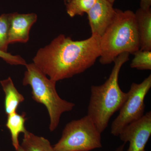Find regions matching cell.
<instances>
[{
    "label": "cell",
    "instance_id": "1",
    "mask_svg": "<svg viewBox=\"0 0 151 151\" xmlns=\"http://www.w3.org/2000/svg\"><path fill=\"white\" fill-rule=\"evenodd\" d=\"M100 37L74 41L60 34L49 44L39 50L33 63L52 81H57L80 74L94 65L100 55Z\"/></svg>",
    "mask_w": 151,
    "mask_h": 151
},
{
    "label": "cell",
    "instance_id": "2",
    "mask_svg": "<svg viewBox=\"0 0 151 151\" xmlns=\"http://www.w3.org/2000/svg\"><path fill=\"white\" fill-rule=\"evenodd\" d=\"M129 53L124 52L117 57L110 76L105 83L92 85L87 115L101 134L108 127L111 117L120 110L127 94L119 85V73L122 66L129 60Z\"/></svg>",
    "mask_w": 151,
    "mask_h": 151
},
{
    "label": "cell",
    "instance_id": "3",
    "mask_svg": "<svg viewBox=\"0 0 151 151\" xmlns=\"http://www.w3.org/2000/svg\"><path fill=\"white\" fill-rule=\"evenodd\" d=\"M116 10L115 18L100 37L99 61L102 65L111 64L124 52L133 54L140 50L134 13L129 10Z\"/></svg>",
    "mask_w": 151,
    "mask_h": 151
},
{
    "label": "cell",
    "instance_id": "4",
    "mask_svg": "<svg viewBox=\"0 0 151 151\" xmlns=\"http://www.w3.org/2000/svg\"><path fill=\"white\" fill-rule=\"evenodd\" d=\"M25 66L23 85L30 86L32 99L46 107L50 120V131L53 132L59 125L63 113L72 111L75 104L60 97L57 92L56 82L47 78L33 63Z\"/></svg>",
    "mask_w": 151,
    "mask_h": 151
},
{
    "label": "cell",
    "instance_id": "5",
    "mask_svg": "<svg viewBox=\"0 0 151 151\" xmlns=\"http://www.w3.org/2000/svg\"><path fill=\"white\" fill-rule=\"evenodd\" d=\"M101 133L88 115L68 123L59 141L53 148L55 151H89L102 147Z\"/></svg>",
    "mask_w": 151,
    "mask_h": 151
},
{
    "label": "cell",
    "instance_id": "6",
    "mask_svg": "<svg viewBox=\"0 0 151 151\" xmlns=\"http://www.w3.org/2000/svg\"><path fill=\"white\" fill-rule=\"evenodd\" d=\"M151 88V74L140 83H132L127 99L119 110V115L111 127V134L118 137L129 124L138 121L145 114V99Z\"/></svg>",
    "mask_w": 151,
    "mask_h": 151
},
{
    "label": "cell",
    "instance_id": "7",
    "mask_svg": "<svg viewBox=\"0 0 151 151\" xmlns=\"http://www.w3.org/2000/svg\"><path fill=\"white\" fill-rule=\"evenodd\" d=\"M151 135V111H149L138 121L125 127L118 137L125 144L129 142L128 151H146Z\"/></svg>",
    "mask_w": 151,
    "mask_h": 151
},
{
    "label": "cell",
    "instance_id": "8",
    "mask_svg": "<svg viewBox=\"0 0 151 151\" xmlns=\"http://www.w3.org/2000/svg\"><path fill=\"white\" fill-rule=\"evenodd\" d=\"M116 9L108 0H97L87 12L92 35L101 37L116 17Z\"/></svg>",
    "mask_w": 151,
    "mask_h": 151
},
{
    "label": "cell",
    "instance_id": "9",
    "mask_svg": "<svg viewBox=\"0 0 151 151\" xmlns=\"http://www.w3.org/2000/svg\"><path fill=\"white\" fill-rule=\"evenodd\" d=\"M9 14V44L21 42L26 43L29 40L30 30L37 21V16L32 13Z\"/></svg>",
    "mask_w": 151,
    "mask_h": 151
},
{
    "label": "cell",
    "instance_id": "10",
    "mask_svg": "<svg viewBox=\"0 0 151 151\" xmlns=\"http://www.w3.org/2000/svg\"><path fill=\"white\" fill-rule=\"evenodd\" d=\"M140 50L151 51V9L140 8L134 13Z\"/></svg>",
    "mask_w": 151,
    "mask_h": 151
},
{
    "label": "cell",
    "instance_id": "11",
    "mask_svg": "<svg viewBox=\"0 0 151 151\" xmlns=\"http://www.w3.org/2000/svg\"><path fill=\"white\" fill-rule=\"evenodd\" d=\"M0 83L5 94V112L8 116L17 112L19 105L24 101V97L16 88L11 77L1 80Z\"/></svg>",
    "mask_w": 151,
    "mask_h": 151
},
{
    "label": "cell",
    "instance_id": "12",
    "mask_svg": "<svg viewBox=\"0 0 151 151\" xmlns=\"http://www.w3.org/2000/svg\"><path fill=\"white\" fill-rule=\"evenodd\" d=\"M26 120L24 112L22 114L15 112L7 116L6 126L10 133L12 144L16 150L20 146L19 135L21 133L24 134L27 131L25 126Z\"/></svg>",
    "mask_w": 151,
    "mask_h": 151
},
{
    "label": "cell",
    "instance_id": "13",
    "mask_svg": "<svg viewBox=\"0 0 151 151\" xmlns=\"http://www.w3.org/2000/svg\"><path fill=\"white\" fill-rule=\"evenodd\" d=\"M24 151H55L49 141L27 131L20 145Z\"/></svg>",
    "mask_w": 151,
    "mask_h": 151
},
{
    "label": "cell",
    "instance_id": "14",
    "mask_svg": "<svg viewBox=\"0 0 151 151\" xmlns=\"http://www.w3.org/2000/svg\"><path fill=\"white\" fill-rule=\"evenodd\" d=\"M97 0H70L65 4L66 11L70 17L76 16H83L94 6Z\"/></svg>",
    "mask_w": 151,
    "mask_h": 151
},
{
    "label": "cell",
    "instance_id": "15",
    "mask_svg": "<svg viewBox=\"0 0 151 151\" xmlns=\"http://www.w3.org/2000/svg\"><path fill=\"white\" fill-rule=\"evenodd\" d=\"M133 54L134 57L130 64L131 68L139 70H151V51L139 50Z\"/></svg>",
    "mask_w": 151,
    "mask_h": 151
},
{
    "label": "cell",
    "instance_id": "16",
    "mask_svg": "<svg viewBox=\"0 0 151 151\" xmlns=\"http://www.w3.org/2000/svg\"><path fill=\"white\" fill-rule=\"evenodd\" d=\"M9 27V14H3L0 16V51L7 52Z\"/></svg>",
    "mask_w": 151,
    "mask_h": 151
},
{
    "label": "cell",
    "instance_id": "17",
    "mask_svg": "<svg viewBox=\"0 0 151 151\" xmlns=\"http://www.w3.org/2000/svg\"><path fill=\"white\" fill-rule=\"evenodd\" d=\"M0 58L11 65H27L26 62L21 56L18 55H13L8 52H4L0 51Z\"/></svg>",
    "mask_w": 151,
    "mask_h": 151
},
{
    "label": "cell",
    "instance_id": "18",
    "mask_svg": "<svg viewBox=\"0 0 151 151\" xmlns=\"http://www.w3.org/2000/svg\"><path fill=\"white\" fill-rule=\"evenodd\" d=\"M141 8L149 9L151 8V0H140Z\"/></svg>",
    "mask_w": 151,
    "mask_h": 151
},
{
    "label": "cell",
    "instance_id": "19",
    "mask_svg": "<svg viewBox=\"0 0 151 151\" xmlns=\"http://www.w3.org/2000/svg\"><path fill=\"white\" fill-rule=\"evenodd\" d=\"M125 143L122 144L120 146H119L115 151H124V147H125Z\"/></svg>",
    "mask_w": 151,
    "mask_h": 151
},
{
    "label": "cell",
    "instance_id": "20",
    "mask_svg": "<svg viewBox=\"0 0 151 151\" xmlns=\"http://www.w3.org/2000/svg\"><path fill=\"white\" fill-rule=\"evenodd\" d=\"M16 151H24V150H23L22 148V147H21V146H20V147H19V148L17 149V150H16Z\"/></svg>",
    "mask_w": 151,
    "mask_h": 151
},
{
    "label": "cell",
    "instance_id": "21",
    "mask_svg": "<svg viewBox=\"0 0 151 151\" xmlns=\"http://www.w3.org/2000/svg\"><path fill=\"white\" fill-rule=\"evenodd\" d=\"M70 0H63V1H64V4H65V5L66 4H67V3H68L69 2V1Z\"/></svg>",
    "mask_w": 151,
    "mask_h": 151
},
{
    "label": "cell",
    "instance_id": "22",
    "mask_svg": "<svg viewBox=\"0 0 151 151\" xmlns=\"http://www.w3.org/2000/svg\"><path fill=\"white\" fill-rule=\"evenodd\" d=\"M108 1L111 3H112V4H113V3L115 2V1L116 0H108Z\"/></svg>",
    "mask_w": 151,
    "mask_h": 151
}]
</instances>
